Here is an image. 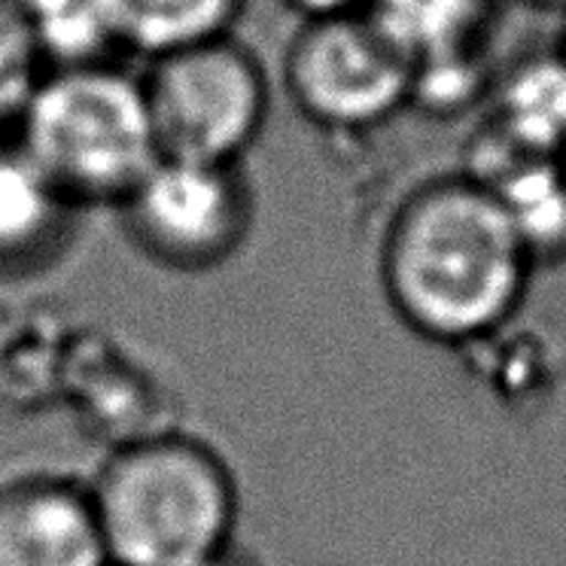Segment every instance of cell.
Returning <instances> with one entry per match:
<instances>
[{"label":"cell","instance_id":"cell-5","mask_svg":"<svg viewBox=\"0 0 566 566\" xmlns=\"http://www.w3.org/2000/svg\"><path fill=\"white\" fill-rule=\"evenodd\" d=\"M415 59L371 15L298 22L281 83L290 104L326 135H369L411 107Z\"/></svg>","mask_w":566,"mask_h":566},{"label":"cell","instance_id":"cell-16","mask_svg":"<svg viewBox=\"0 0 566 566\" xmlns=\"http://www.w3.org/2000/svg\"><path fill=\"white\" fill-rule=\"evenodd\" d=\"M192 566H262V560L253 552L241 548L238 542H229V545H222V548H217L208 557H201Z\"/></svg>","mask_w":566,"mask_h":566},{"label":"cell","instance_id":"cell-20","mask_svg":"<svg viewBox=\"0 0 566 566\" xmlns=\"http://www.w3.org/2000/svg\"><path fill=\"white\" fill-rule=\"evenodd\" d=\"M111 566H116V564H111Z\"/></svg>","mask_w":566,"mask_h":566},{"label":"cell","instance_id":"cell-12","mask_svg":"<svg viewBox=\"0 0 566 566\" xmlns=\"http://www.w3.org/2000/svg\"><path fill=\"white\" fill-rule=\"evenodd\" d=\"M493 13L496 0H369L366 7L411 59L484 46Z\"/></svg>","mask_w":566,"mask_h":566},{"label":"cell","instance_id":"cell-3","mask_svg":"<svg viewBox=\"0 0 566 566\" xmlns=\"http://www.w3.org/2000/svg\"><path fill=\"white\" fill-rule=\"evenodd\" d=\"M13 137L83 213L116 208L161 156L144 80L123 62L46 67Z\"/></svg>","mask_w":566,"mask_h":566},{"label":"cell","instance_id":"cell-6","mask_svg":"<svg viewBox=\"0 0 566 566\" xmlns=\"http://www.w3.org/2000/svg\"><path fill=\"white\" fill-rule=\"evenodd\" d=\"M125 241L165 271L201 274L232 262L256 222L244 165L159 156L116 205Z\"/></svg>","mask_w":566,"mask_h":566},{"label":"cell","instance_id":"cell-18","mask_svg":"<svg viewBox=\"0 0 566 566\" xmlns=\"http://www.w3.org/2000/svg\"><path fill=\"white\" fill-rule=\"evenodd\" d=\"M557 50L566 55V28H564V34H560V40H557Z\"/></svg>","mask_w":566,"mask_h":566},{"label":"cell","instance_id":"cell-15","mask_svg":"<svg viewBox=\"0 0 566 566\" xmlns=\"http://www.w3.org/2000/svg\"><path fill=\"white\" fill-rule=\"evenodd\" d=\"M286 13H293L298 22L314 19H335V15L366 13L369 0H277Z\"/></svg>","mask_w":566,"mask_h":566},{"label":"cell","instance_id":"cell-17","mask_svg":"<svg viewBox=\"0 0 566 566\" xmlns=\"http://www.w3.org/2000/svg\"><path fill=\"white\" fill-rule=\"evenodd\" d=\"M527 7H536V10H548V13H564L566 15V0H521Z\"/></svg>","mask_w":566,"mask_h":566},{"label":"cell","instance_id":"cell-9","mask_svg":"<svg viewBox=\"0 0 566 566\" xmlns=\"http://www.w3.org/2000/svg\"><path fill=\"white\" fill-rule=\"evenodd\" d=\"M80 213L13 135L0 137V277H28L59 262Z\"/></svg>","mask_w":566,"mask_h":566},{"label":"cell","instance_id":"cell-13","mask_svg":"<svg viewBox=\"0 0 566 566\" xmlns=\"http://www.w3.org/2000/svg\"><path fill=\"white\" fill-rule=\"evenodd\" d=\"M34 34L40 62L46 67L123 62L98 0H7Z\"/></svg>","mask_w":566,"mask_h":566},{"label":"cell","instance_id":"cell-2","mask_svg":"<svg viewBox=\"0 0 566 566\" xmlns=\"http://www.w3.org/2000/svg\"><path fill=\"white\" fill-rule=\"evenodd\" d=\"M88 488L116 566H192L234 542L238 481L196 436L153 432L119 444Z\"/></svg>","mask_w":566,"mask_h":566},{"label":"cell","instance_id":"cell-10","mask_svg":"<svg viewBox=\"0 0 566 566\" xmlns=\"http://www.w3.org/2000/svg\"><path fill=\"white\" fill-rule=\"evenodd\" d=\"M488 128L530 153L566 156V55L536 50L493 74Z\"/></svg>","mask_w":566,"mask_h":566},{"label":"cell","instance_id":"cell-7","mask_svg":"<svg viewBox=\"0 0 566 566\" xmlns=\"http://www.w3.org/2000/svg\"><path fill=\"white\" fill-rule=\"evenodd\" d=\"M0 566H111L92 488L59 472L3 481Z\"/></svg>","mask_w":566,"mask_h":566},{"label":"cell","instance_id":"cell-14","mask_svg":"<svg viewBox=\"0 0 566 566\" xmlns=\"http://www.w3.org/2000/svg\"><path fill=\"white\" fill-rule=\"evenodd\" d=\"M40 74L43 62L31 28L7 0H0V137L13 135Z\"/></svg>","mask_w":566,"mask_h":566},{"label":"cell","instance_id":"cell-1","mask_svg":"<svg viewBox=\"0 0 566 566\" xmlns=\"http://www.w3.org/2000/svg\"><path fill=\"white\" fill-rule=\"evenodd\" d=\"M533 274L500 205L463 171L415 186L378 247V283L396 321L457 354L521 317Z\"/></svg>","mask_w":566,"mask_h":566},{"label":"cell","instance_id":"cell-4","mask_svg":"<svg viewBox=\"0 0 566 566\" xmlns=\"http://www.w3.org/2000/svg\"><path fill=\"white\" fill-rule=\"evenodd\" d=\"M140 80L161 156L241 165L269 125V71L234 34L149 59Z\"/></svg>","mask_w":566,"mask_h":566},{"label":"cell","instance_id":"cell-8","mask_svg":"<svg viewBox=\"0 0 566 566\" xmlns=\"http://www.w3.org/2000/svg\"><path fill=\"white\" fill-rule=\"evenodd\" d=\"M467 177L500 205L533 269L566 265V161L509 144L481 128L469 147Z\"/></svg>","mask_w":566,"mask_h":566},{"label":"cell","instance_id":"cell-11","mask_svg":"<svg viewBox=\"0 0 566 566\" xmlns=\"http://www.w3.org/2000/svg\"><path fill=\"white\" fill-rule=\"evenodd\" d=\"M250 0H98L123 55L144 62L196 43L229 38Z\"/></svg>","mask_w":566,"mask_h":566},{"label":"cell","instance_id":"cell-19","mask_svg":"<svg viewBox=\"0 0 566 566\" xmlns=\"http://www.w3.org/2000/svg\"><path fill=\"white\" fill-rule=\"evenodd\" d=\"M564 161H566V156H564Z\"/></svg>","mask_w":566,"mask_h":566}]
</instances>
